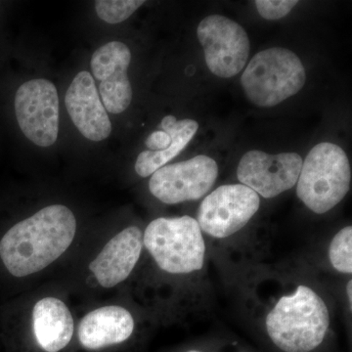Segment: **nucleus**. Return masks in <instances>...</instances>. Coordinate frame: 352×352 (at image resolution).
<instances>
[{
  "label": "nucleus",
  "mask_w": 352,
  "mask_h": 352,
  "mask_svg": "<svg viewBox=\"0 0 352 352\" xmlns=\"http://www.w3.org/2000/svg\"><path fill=\"white\" fill-rule=\"evenodd\" d=\"M131 52L126 44L111 41L98 48L90 67L98 82V94L104 108L110 113L124 112L132 100V87L127 76Z\"/></svg>",
  "instance_id": "12"
},
{
  "label": "nucleus",
  "mask_w": 352,
  "mask_h": 352,
  "mask_svg": "<svg viewBox=\"0 0 352 352\" xmlns=\"http://www.w3.org/2000/svg\"><path fill=\"white\" fill-rule=\"evenodd\" d=\"M65 103L69 118L85 138L99 142L109 138L112 124L91 74L83 71L75 76L67 90Z\"/></svg>",
  "instance_id": "15"
},
{
  "label": "nucleus",
  "mask_w": 352,
  "mask_h": 352,
  "mask_svg": "<svg viewBox=\"0 0 352 352\" xmlns=\"http://www.w3.org/2000/svg\"><path fill=\"white\" fill-rule=\"evenodd\" d=\"M135 331V320L127 308L110 305L95 308L82 317L76 328L80 352H113L126 344Z\"/></svg>",
  "instance_id": "11"
},
{
  "label": "nucleus",
  "mask_w": 352,
  "mask_h": 352,
  "mask_svg": "<svg viewBox=\"0 0 352 352\" xmlns=\"http://www.w3.org/2000/svg\"><path fill=\"white\" fill-rule=\"evenodd\" d=\"M298 3L294 0H256L254 1L259 15L266 20H279L291 12Z\"/></svg>",
  "instance_id": "19"
},
{
  "label": "nucleus",
  "mask_w": 352,
  "mask_h": 352,
  "mask_svg": "<svg viewBox=\"0 0 352 352\" xmlns=\"http://www.w3.org/2000/svg\"><path fill=\"white\" fill-rule=\"evenodd\" d=\"M219 176V166L210 157L199 155L173 164H166L151 175L149 190L166 205L203 198Z\"/></svg>",
  "instance_id": "9"
},
{
  "label": "nucleus",
  "mask_w": 352,
  "mask_h": 352,
  "mask_svg": "<svg viewBox=\"0 0 352 352\" xmlns=\"http://www.w3.org/2000/svg\"><path fill=\"white\" fill-rule=\"evenodd\" d=\"M259 207L261 198L249 187L222 185L201 201L197 221L201 232L215 239H226L242 230Z\"/></svg>",
  "instance_id": "6"
},
{
  "label": "nucleus",
  "mask_w": 352,
  "mask_h": 352,
  "mask_svg": "<svg viewBox=\"0 0 352 352\" xmlns=\"http://www.w3.org/2000/svg\"><path fill=\"white\" fill-rule=\"evenodd\" d=\"M28 336L29 352H65L75 338L73 314L57 296H43L32 308Z\"/></svg>",
  "instance_id": "13"
},
{
  "label": "nucleus",
  "mask_w": 352,
  "mask_h": 352,
  "mask_svg": "<svg viewBox=\"0 0 352 352\" xmlns=\"http://www.w3.org/2000/svg\"><path fill=\"white\" fill-rule=\"evenodd\" d=\"M144 3V0H98L95 9L101 20L113 25L129 19Z\"/></svg>",
  "instance_id": "18"
},
{
  "label": "nucleus",
  "mask_w": 352,
  "mask_h": 352,
  "mask_svg": "<svg viewBox=\"0 0 352 352\" xmlns=\"http://www.w3.org/2000/svg\"><path fill=\"white\" fill-rule=\"evenodd\" d=\"M352 280H349V283L346 285V294H347V298H349V307H352Z\"/></svg>",
  "instance_id": "20"
},
{
  "label": "nucleus",
  "mask_w": 352,
  "mask_h": 352,
  "mask_svg": "<svg viewBox=\"0 0 352 352\" xmlns=\"http://www.w3.org/2000/svg\"><path fill=\"white\" fill-rule=\"evenodd\" d=\"M206 64L214 75L228 78L238 75L249 59V36L244 28L221 15L205 18L197 30Z\"/></svg>",
  "instance_id": "7"
},
{
  "label": "nucleus",
  "mask_w": 352,
  "mask_h": 352,
  "mask_svg": "<svg viewBox=\"0 0 352 352\" xmlns=\"http://www.w3.org/2000/svg\"><path fill=\"white\" fill-rule=\"evenodd\" d=\"M75 214L66 206L51 205L11 227L0 240V259L16 278L47 268L68 251L76 233Z\"/></svg>",
  "instance_id": "1"
},
{
  "label": "nucleus",
  "mask_w": 352,
  "mask_h": 352,
  "mask_svg": "<svg viewBox=\"0 0 352 352\" xmlns=\"http://www.w3.org/2000/svg\"><path fill=\"white\" fill-rule=\"evenodd\" d=\"M330 323L327 305L305 285L281 296L265 319L270 340L285 352L314 351L325 340Z\"/></svg>",
  "instance_id": "2"
},
{
  "label": "nucleus",
  "mask_w": 352,
  "mask_h": 352,
  "mask_svg": "<svg viewBox=\"0 0 352 352\" xmlns=\"http://www.w3.org/2000/svg\"><path fill=\"white\" fill-rule=\"evenodd\" d=\"M21 131L39 147H50L59 133V98L54 83L43 78L23 83L15 95Z\"/></svg>",
  "instance_id": "8"
},
{
  "label": "nucleus",
  "mask_w": 352,
  "mask_h": 352,
  "mask_svg": "<svg viewBox=\"0 0 352 352\" xmlns=\"http://www.w3.org/2000/svg\"><path fill=\"white\" fill-rule=\"evenodd\" d=\"M186 352H200V351H186Z\"/></svg>",
  "instance_id": "21"
},
{
  "label": "nucleus",
  "mask_w": 352,
  "mask_h": 352,
  "mask_svg": "<svg viewBox=\"0 0 352 352\" xmlns=\"http://www.w3.org/2000/svg\"><path fill=\"white\" fill-rule=\"evenodd\" d=\"M302 166V157L296 153L271 155L252 150L240 160L237 177L258 196L272 199L296 185Z\"/></svg>",
  "instance_id": "10"
},
{
  "label": "nucleus",
  "mask_w": 352,
  "mask_h": 352,
  "mask_svg": "<svg viewBox=\"0 0 352 352\" xmlns=\"http://www.w3.org/2000/svg\"><path fill=\"white\" fill-rule=\"evenodd\" d=\"M143 245L168 274H191L205 264V239L198 221L189 215L153 220L143 233Z\"/></svg>",
  "instance_id": "3"
},
{
  "label": "nucleus",
  "mask_w": 352,
  "mask_h": 352,
  "mask_svg": "<svg viewBox=\"0 0 352 352\" xmlns=\"http://www.w3.org/2000/svg\"><path fill=\"white\" fill-rule=\"evenodd\" d=\"M329 259L333 270L344 274L352 273V227L346 226L333 236L329 247Z\"/></svg>",
  "instance_id": "17"
},
{
  "label": "nucleus",
  "mask_w": 352,
  "mask_h": 352,
  "mask_svg": "<svg viewBox=\"0 0 352 352\" xmlns=\"http://www.w3.org/2000/svg\"><path fill=\"white\" fill-rule=\"evenodd\" d=\"M143 248V233L139 227L122 229L106 243L89 264L90 274L102 288L117 287L131 276Z\"/></svg>",
  "instance_id": "14"
},
{
  "label": "nucleus",
  "mask_w": 352,
  "mask_h": 352,
  "mask_svg": "<svg viewBox=\"0 0 352 352\" xmlns=\"http://www.w3.org/2000/svg\"><path fill=\"white\" fill-rule=\"evenodd\" d=\"M162 131H156L146 139L145 145L149 150L139 154L135 163L136 173L141 177H148L168 162L175 159L188 145L199 129L194 120H177L175 116H166L161 122Z\"/></svg>",
  "instance_id": "16"
},
{
  "label": "nucleus",
  "mask_w": 352,
  "mask_h": 352,
  "mask_svg": "<svg viewBox=\"0 0 352 352\" xmlns=\"http://www.w3.org/2000/svg\"><path fill=\"white\" fill-rule=\"evenodd\" d=\"M351 182V164L346 152L333 143H319L302 161L296 195L308 210L323 214L344 200Z\"/></svg>",
  "instance_id": "4"
},
{
  "label": "nucleus",
  "mask_w": 352,
  "mask_h": 352,
  "mask_svg": "<svg viewBox=\"0 0 352 352\" xmlns=\"http://www.w3.org/2000/svg\"><path fill=\"white\" fill-rule=\"evenodd\" d=\"M307 74L293 51L268 48L256 53L241 76L245 97L261 108H270L294 96L305 87Z\"/></svg>",
  "instance_id": "5"
}]
</instances>
